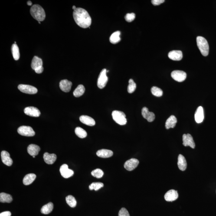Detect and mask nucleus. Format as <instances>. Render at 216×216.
Here are the masks:
<instances>
[{
	"label": "nucleus",
	"mask_w": 216,
	"mask_h": 216,
	"mask_svg": "<svg viewBox=\"0 0 216 216\" xmlns=\"http://www.w3.org/2000/svg\"><path fill=\"white\" fill-rule=\"evenodd\" d=\"M17 132L20 135L26 136H33L35 134L33 128L29 126H20L17 130Z\"/></svg>",
	"instance_id": "6"
},
{
	"label": "nucleus",
	"mask_w": 216,
	"mask_h": 216,
	"mask_svg": "<svg viewBox=\"0 0 216 216\" xmlns=\"http://www.w3.org/2000/svg\"><path fill=\"white\" fill-rule=\"evenodd\" d=\"M73 8V10H74H74H75L76 8H76L75 6H73V8Z\"/></svg>",
	"instance_id": "44"
},
{
	"label": "nucleus",
	"mask_w": 216,
	"mask_h": 216,
	"mask_svg": "<svg viewBox=\"0 0 216 216\" xmlns=\"http://www.w3.org/2000/svg\"><path fill=\"white\" fill-rule=\"evenodd\" d=\"M129 85L128 86V92L129 93H133L136 89V84L132 79H130L129 81Z\"/></svg>",
	"instance_id": "36"
},
{
	"label": "nucleus",
	"mask_w": 216,
	"mask_h": 216,
	"mask_svg": "<svg viewBox=\"0 0 216 216\" xmlns=\"http://www.w3.org/2000/svg\"><path fill=\"white\" fill-rule=\"evenodd\" d=\"M142 116L147 119L149 122H152L155 120V116L152 112H149L147 108L144 107L142 109Z\"/></svg>",
	"instance_id": "13"
},
{
	"label": "nucleus",
	"mask_w": 216,
	"mask_h": 216,
	"mask_svg": "<svg viewBox=\"0 0 216 216\" xmlns=\"http://www.w3.org/2000/svg\"><path fill=\"white\" fill-rule=\"evenodd\" d=\"M120 31H117L115 32L112 34L110 37V41L112 44H116L119 43L121 41L120 35Z\"/></svg>",
	"instance_id": "29"
},
{
	"label": "nucleus",
	"mask_w": 216,
	"mask_h": 216,
	"mask_svg": "<svg viewBox=\"0 0 216 216\" xmlns=\"http://www.w3.org/2000/svg\"><path fill=\"white\" fill-rule=\"evenodd\" d=\"M194 119L197 123H201L204 119V111L203 108L201 106L197 108L194 114Z\"/></svg>",
	"instance_id": "17"
},
{
	"label": "nucleus",
	"mask_w": 216,
	"mask_h": 216,
	"mask_svg": "<svg viewBox=\"0 0 216 216\" xmlns=\"http://www.w3.org/2000/svg\"><path fill=\"white\" fill-rule=\"evenodd\" d=\"M32 16L37 21L41 22L45 19L46 14L45 11L42 7L39 5H34L30 9Z\"/></svg>",
	"instance_id": "2"
},
{
	"label": "nucleus",
	"mask_w": 216,
	"mask_h": 216,
	"mask_svg": "<svg viewBox=\"0 0 216 216\" xmlns=\"http://www.w3.org/2000/svg\"><path fill=\"white\" fill-rule=\"evenodd\" d=\"M36 178V175L33 173L27 174L24 177L23 180V183L25 185H28L31 184L35 180Z\"/></svg>",
	"instance_id": "26"
},
{
	"label": "nucleus",
	"mask_w": 216,
	"mask_h": 216,
	"mask_svg": "<svg viewBox=\"0 0 216 216\" xmlns=\"http://www.w3.org/2000/svg\"><path fill=\"white\" fill-rule=\"evenodd\" d=\"M151 92L153 95L157 97H160L163 95L162 90L157 86H153L151 89Z\"/></svg>",
	"instance_id": "34"
},
{
	"label": "nucleus",
	"mask_w": 216,
	"mask_h": 216,
	"mask_svg": "<svg viewBox=\"0 0 216 216\" xmlns=\"http://www.w3.org/2000/svg\"><path fill=\"white\" fill-rule=\"evenodd\" d=\"M80 122L89 126H93L95 125V121L93 118L86 115H82L79 118Z\"/></svg>",
	"instance_id": "20"
},
{
	"label": "nucleus",
	"mask_w": 216,
	"mask_h": 216,
	"mask_svg": "<svg viewBox=\"0 0 216 216\" xmlns=\"http://www.w3.org/2000/svg\"><path fill=\"white\" fill-rule=\"evenodd\" d=\"M103 186L104 184L103 183L100 182L93 183L89 185V188L90 190H94L96 191L100 189Z\"/></svg>",
	"instance_id": "35"
},
{
	"label": "nucleus",
	"mask_w": 216,
	"mask_h": 216,
	"mask_svg": "<svg viewBox=\"0 0 216 216\" xmlns=\"http://www.w3.org/2000/svg\"><path fill=\"white\" fill-rule=\"evenodd\" d=\"M12 53L14 60H18L20 58V52L19 48L16 44H13L11 47Z\"/></svg>",
	"instance_id": "31"
},
{
	"label": "nucleus",
	"mask_w": 216,
	"mask_h": 216,
	"mask_svg": "<svg viewBox=\"0 0 216 216\" xmlns=\"http://www.w3.org/2000/svg\"><path fill=\"white\" fill-rule=\"evenodd\" d=\"M178 194L177 191L175 190H170L165 194L164 198L167 201H173L177 199Z\"/></svg>",
	"instance_id": "14"
},
{
	"label": "nucleus",
	"mask_w": 216,
	"mask_h": 216,
	"mask_svg": "<svg viewBox=\"0 0 216 216\" xmlns=\"http://www.w3.org/2000/svg\"><path fill=\"white\" fill-rule=\"evenodd\" d=\"M33 158H34L35 157V156H33Z\"/></svg>",
	"instance_id": "46"
},
{
	"label": "nucleus",
	"mask_w": 216,
	"mask_h": 216,
	"mask_svg": "<svg viewBox=\"0 0 216 216\" xmlns=\"http://www.w3.org/2000/svg\"><path fill=\"white\" fill-rule=\"evenodd\" d=\"M85 89L84 86L82 85H79L77 88L73 92V95L76 97H79L83 95L84 93Z\"/></svg>",
	"instance_id": "30"
},
{
	"label": "nucleus",
	"mask_w": 216,
	"mask_h": 216,
	"mask_svg": "<svg viewBox=\"0 0 216 216\" xmlns=\"http://www.w3.org/2000/svg\"><path fill=\"white\" fill-rule=\"evenodd\" d=\"M40 147L38 145L34 144H31L27 148V152L32 156H36L38 155L40 151Z\"/></svg>",
	"instance_id": "21"
},
{
	"label": "nucleus",
	"mask_w": 216,
	"mask_h": 216,
	"mask_svg": "<svg viewBox=\"0 0 216 216\" xmlns=\"http://www.w3.org/2000/svg\"><path fill=\"white\" fill-rule=\"evenodd\" d=\"M66 201L67 204L72 208H74L77 205V201L73 196H68L66 197Z\"/></svg>",
	"instance_id": "32"
},
{
	"label": "nucleus",
	"mask_w": 216,
	"mask_h": 216,
	"mask_svg": "<svg viewBox=\"0 0 216 216\" xmlns=\"http://www.w3.org/2000/svg\"><path fill=\"white\" fill-rule=\"evenodd\" d=\"M177 165L178 168L181 171H184L186 169L187 167L186 160L185 157L181 154L178 156Z\"/></svg>",
	"instance_id": "22"
},
{
	"label": "nucleus",
	"mask_w": 216,
	"mask_h": 216,
	"mask_svg": "<svg viewBox=\"0 0 216 216\" xmlns=\"http://www.w3.org/2000/svg\"><path fill=\"white\" fill-rule=\"evenodd\" d=\"M60 172L62 176L65 178L70 177L74 174L73 171L69 169L68 166L67 164H63L61 166L60 168Z\"/></svg>",
	"instance_id": "12"
},
{
	"label": "nucleus",
	"mask_w": 216,
	"mask_h": 216,
	"mask_svg": "<svg viewBox=\"0 0 216 216\" xmlns=\"http://www.w3.org/2000/svg\"><path fill=\"white\" fill-rule=\"evenodd\" d=\"M119 216H130L127 210L125 208H122L119 211Z\"/></svg>",
	"instance_id": "39"
},
{
	"label": "nucleus",
	"mask_w": 216,
	"mask_h": 216,
	"mask_svg": "<svg viewBox=\"0 0 216 216\" xmlns=\"http://www.w3.org/2000/svg\"><path fill=\"white\" fill-rule=\"evenodd\" d=\"M24 113L26 115L32 117H39L41 115V112L37 108L33 106H29L24 109Z\"/></svg>",
	"instance_id": "11"
},
{
	"label": "nucleus",
	"mask_w": 216,
	"mask_h": 216,
	"mask_svg": "<svg viewBox=\"0 0 216 216\" xmlns=\"http://www.w3.org/2000/svg\"><path fill=\"white\" fill-rule=\"evenodd\" d=\"M168 57L171 59L178 61L183 58V53L181 50H172L168 54Z\"/></svg>",
	"instance_id": "18"
},
{
	"label": "nucleus",
	"mask_w": 216,
	"mask_h": 216,
	"mask_svg": "<svg viewBox=\"0 0 216 216\" xmlns=\"http://www.w3.org/2000/svg\"><path fill=\"white\" fill-rule=\"evenodd\" d=\"M108 80L106 76V70L104 69L101 71L97 80V86L99 89H102L106 86Z\"/></svg>",
	"instance_id": "5"
},
{
	"label": "nucleus",
	"mask_w": 216,
	"mask_h": 216,
	"mask_svg": "<svg viewBox=\"0 0 216 216\" xmlns=\"http://www.w3.org/2000/svg\"><path fill=\"white\" fill-rule=\"evenodd\" d=\"M112 117L115 122L121 125L126 124L127 119L125 114L121 111H114L112 112Z\"/></svg>",
	"instance_id": "4"
},
{
	"label": "nucleus",
	"mask_w": 216,
	"mask_h": 216,
	"mask_svg": "<svg viewBox=\"0 0 216 216\" xmlns=\"http://www.w3.org/2000/svg\"><path fill=\"white\" fill-rule=\"evenodd\" d=\"M197 43L202 54L206 57L209 53V45L207 40L203 37L198 36L197 37Z\"/></svg>",
	"instance_id": "3"
},
{
	"label": "nucleus",
	"mask_w": 216,
	"mask_h": 216,
	"mask_svg": "<svg viewBox=\"0 0 216 216\" xmlns=\"http://www.w3.org/2000/svg\"><path fill=\"white\" fill-rule=\"evenodd\" d=\"M73 18L76 23L83 28H87L91 25V18L86 10L77 8L73 13Z\"/></svg>",
	"instance_id": "1"
},
{
	"label": "nucleus",
	"mask_w": 216,
	"mask_h": 216,
	"mask_svg": "<svg viewBox=\"0 0 216 216\" xmlns=\"http://www.w3.org/2000/svg\"><path fill=\"white\" fill-rule=\"evenodd\" d=\"M183 145L184 146H189L193 149H194L195 147L193 139L192 136L189 134H184L183 136Z\"/></svg>",
	"instance_id": "9"
},
{
	"label": "nucleus",
	"mask_w": 216,
	"mask_h": 216,
	"mask_svg": "<svg viewBox=\"0 0 216 216\" xmlns=\"http://www.w3.org/2000/svg\"><path fill=\"white\" fill-rule=\"evenodd\" d=\"M13 201L12 197L9 194L1 193L0 194V202L3 203H10Z\"/></svg>",
	"instance_id": "28"
},
{
	"label": "nucleus",
	"mask_w": 216,
	"mask_h": 216,
	"mask_svg": "<svg viewBox=\"0 0 216 216\" xmlns=\"http://www.w3.org/2000/svg\"><path fill=\"white\" fill-rule=\"evenodd\" d=\"M91 175L93 177L97 178H100L103 177L104 175L103 171L99 168H97L92 171Z\"/></svg>",
	"instance_id": "37"
},
{
	"label": "nucleus",
	"mask_w": 216,
	"mask_h": 216,
	"mask_svg": "<svg viewBox=\"0 0 216 216\" xmlns=\"http://www.w3.org/2000/svg\"><path fill=\"white\" fill-rule=\"evenodd\" d=\"M1 159L3 163L8 166L12 165L13 161L9 153L6 151H3L1 153Z\"/></svg>",
	"instance_id": "15"
},
{
	"label": "nucleus",
	"mask_w": 216,
	"mask_h": 216,
	"mask_svg": "<svg viewBox=\"0 0 216 216\" xmlns=\"http://www.w3.org/2000/svg\"><path fill=\"white\" fill-rule=\"evenodd\" d=\"M11 213L10 211H5L1 213L0 214V216H11Z\"/></svg>",
	"instance_id": "41"
},
{
	"label": "nucleus",
	"mask_w": 216,
	"mask_h": 216,
	"mask_svg": "<svg viewBox=\"0 0 216 216\" xmlns=\"http://www.w3.org/2000/svg\"><path fill=\"white\" fill-rule=\"evenodd\" d=\"M44 162L49 165H52L54 163L57 159V155L54 154H49L45 152L43 155Z\"/></svg>",
	"instance_id": "19"
},
{
	"label": "nucleus",
	"mask_w": 216,
	"mask_h": 216,
	"mask_svg": "<svg viewBox=\"0 0 216 216\" xmlns=\"http://www.w3.org/2000/svg\"><path fill=\"white\" fill-rule=\"evenodd\" d=\"M39 24H41V22L39 21L38 22Z\"/></svg>",
	"instance_id": "45"
},
{
	"label": "nucleus",
	"mask_w": 216,
	"mask_h": 216,
	"mask_svg": "<svg viewBox=\"0 0 216 216\" xmlns=\"http://www.w3.org/2000/svg\"><path fill=\"white\" fill-rule=\"evenodd\" d=\"M43 61L41 58L34 56L32 61L31 66L33 70H35L37 69L43 67Z\"/></svg>",
	"instance_id": "24"
},
{
	"label": "nucleus",
	"mask_w": 216,
	"mask_h": 216,
	"mask_svg": "<svg viewBox=\"0 0 216 216\" xmlns=\"http://www.w3.org/2000/svg\"><path fill=\"white\" fill-rule=\"evenodd\" d=\"M139 164V161L136 158H132L125 162L124 167L129 171H132L137 167Z\"/></svg>",
	"instance_id": "10"
},
{
	"label": "nucleus",
	"mask_w": 216,
	"mask_h": 216,
	"mask_svg": "<svg viewBox=\"0 0 216 216\" xmlns=\"http://www.w3.org/2000/svg\"><path fill=\"white\" fill-rule=\"evenodd\" d=\"M53 209V204L52 203H49L42 207L41 211L42 213L45 214H49L52 211Z\"/></svg>",
	"instance_id": "27"
},
{
	"label": "nucleus",
	"mask_w": 216,
	"mask_h": 216,
	"mask_svg": "<svg viewBox=\"0 0 216 216\" xmlns=\"http://www.w3.org/2000/svg\"><path fill=\"white\" fill-rule=\"evenodd\" d=\"M177 122V119L174 115H171L168 118L165 123V128L167 129L175 127Z\"/></svg>",
	"instance_id": "25"
},
{
	"label": "nucleus",
	"mask_w": 216,
	"mask_h": 216,
	"mask_svg": "<svg viewBox=\"0 0 216 216\" xmlns=\"http://www.w3.org/2000/svg\"><path fill=\"white\" fill-rule=\"evenodd\" d=\"M72 83L67 79H64L60 81L59 86L60 89L65 93H68L71 90Z\"/></svg>",
	"instance_id": "16"
},
{
	"label": "nucleus",
	"mask_w": 216,
	"mask_h": 216,
	"mask_svg": "<svg viewBox=\"0 0 216 216\" xmlns=\"http://www.w3.org/2000/svg\"><path fill=\"white\" fill-rule=\"evenodd\" d=\"M75 133L80 138H85L87 136V133L84 129L80 127H77L75 129Z\"/></svg>",
	"instance_id": "33"
},
{
	"label": "nucleus",
	"mask_w": 216,
	"mask_h": 216,
	"mask_svg": "<svg viewBox=\"0 0 216 216\" xmlns=\"http://www.w3.org/2000/svg\"><path fill=\"white\" fill-rule=\"evenodd\" d=\"M125 18L126 21L128 22H131L135 19V14L134 13H128L125 16Z\"/></svg>",
	"instance_id": "38"
},
{
	"label": "nucleus",
	"mask_w": 216,
	"mask_h": 216,
	"mask_svg": "<svg viewBox=\"0 0 216 216\" xmlns=\"http://www.w3.org/2000/svg\"><path fill=\"white\" fill-rule=\"evenodd\" d=\"M44 70V68L43 67L39 68L37 69L34 70L36 73L37 74H41V73H42L43 72Z\"/></svg>",
	"instance_id": "42"
},
{
	"label": "nucleus",
	"mask_w": 216,
	"mask_h": 216,
	"mask_svg": "<svg viewBox=\"0 0 216 216\" xmlns=\"http://www.w3.org/2000/svg\"><path fill=\"white\" fill-rule=\"evenodd\" d=\"M165 2L164 0H152L151 3L154 5H158Z\"/></svg>",
	"instance_id": "40"
},
{
	"label": "nucleus",
	"mask_w": 216,
	"mask_h": 216,
	"mask_svg": "<svg viewBox=\"0 0 216 216\" xmlns=\"http://www.w3.org/2000/svg\"><path fill=\"white\" fill-rule=\"evenodd\" d=\"M171 75L173 79L178 82L184 81L187 77L186 73L182 70H174L171 73Z\"/></svg>",
	"instance_id": "8"
},
{
	"label": "nucleus",
	"mask_w": 216,
	"mask_h": 216,
	"mask_svg": "<svg viewBox=\"0 0 216 216\" xmlns=\"http://www.w3.org/2000/svg\"><path fill=\"white\" fill-rule=\"evenodd\" d=\"M18 88L21 92L28 94H35L38 92V90L33 86L27 85H19Z\"/></svg>",
	"instance_id": "7"
},
{
	"label": "nucleus",
	"mask_w": 216,
	"mask_h": 216,
	"mask_svg": "<svg viewBox=\"0 0 216 216\" xmlns=\"http://www.w3.org/2000/svg\"><path fill=\"white\" fill-rule=\"evenodd\" d=\"M113 151L108 149H100L96 152V155L97 156L103 158L110 157L113 156Z\"/></svg>",
	"instance_id": "23"
},
{
	"label": "nucleus",
	"mask_w": 216,
	"mask_h": 216,
	"mask_svg": "<svg viewBox=\"0 0 216 216\" xmlns=\"http://www.w3.org/2000/svg\"><path fill=\"white\" fill-rule=\"evenodd\" d=\"M27 4L28 6H31L32 5V3L31 2V1H27Z\"/></svg>",
	"instance_id": "43"
}]
</instances>
